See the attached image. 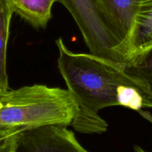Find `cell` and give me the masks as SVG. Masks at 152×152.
I'll return each mask as SVG.
<instances>
[{"label": "cell", "instance_id": "obj_1", "mask_svg": "<svg viewBox=\"0 0 152 152\" xmlns=\"http://www.w3.org/2000/svg\"><path fill=\"white\" fill-rule=\"evenodd\" d=\"M56 45L59 73L77 105L71 126L80 133H104L108 124L98 112L107 107L119 105L117 90L120 86H134L141 92L139 84L126 74L124 64L91 53H74L62 38L56 40Z\"/></svg>", "mask_w": 152, "mask_h": 152}, {"label": "cell", "instance_id": "obj_2", "mask_svg": "<svg viewBox=\"0 0 152 152\" xmlns=\"http://www.w3.org/2000/svg\"><path fill=\"white\" fill-rule=\"evenodd\" d=\"M77 111V105L68 89L33 85L0 95V128L69 126Z\"/></svg>", "mask_w": 152, "mask_h": 152}, {"label": "cell", "instance_id": "obj_3", "mask_svg": "<svg viewBox=\"0 0 152 152\" xmlns=\"http://www.w3.org/2000/svg\"><path fill=\"white\" fill-rule=\"evenodd\" d=\"M71 13L82 33L90 53L105 59H114L123 42L101 13L96 0H58Z\"/></svg>", "mask_w": 152, "mask_h": 152}, {"label": "cell", "instance_id": "obj_4", "mask_svg": "<svg viewBox=\"0 0 152 152\" xmlns=\"http://www.w3.org/2000/svg\"><path fill=\"white\" fill-rule=\"evenodd\" d=\"M65 125H45L25 129L19 138V152H89Z\"/></svg>", "mask_w": 152, "mask_h": 152}, {"label": "cell", "instance_id": "obj_5", "mask_svg": "<svg viewBox=\"0 0 152 152\" xmlns=\"http://www.w3.org/2000/svg\"><path fill=\"white\" fill-rule=\"evenodd\" d=\"M96 2L108 25L129 50L128 42L140 0H96Z\"/></svg>", "mask_w": 152, "mask_h": 152}, {"label": "cell", "instance_id": "obj_6", "mask_svg": "<svg viewBox=\"0 0 152 152\" xmlns=\"http://www.w3.org/2000/svg\"><path fill=\"white\" fill-rule=\"evenodd\" d=\"M123 69L139 84L144 107L152 108V45L133 55L123 65Z\"/></svg>", "mask_w": 152, "mask_h": 152}, {"label": "cell", "instance_id": "obj_7", "mask_svg": "<svg viewBox=\"0 0 152 152\" xmlns=\"http://www.w3.org/2000/svg\"><path fill=\"white\" fill-rule=\"evenodd\" d=\"M151 45L152 0H140L128 42L130 58Z\"/></svg>", "mask_w": 152, "mask_h": 152}, {"label": "cell", "instance_id": "obj_8", "mask_svg": "<svg viewBox=\"0 0 152 152\" xmlns=\"http://www.w3.org/2000/svg\"><path fill=\"white\" fill-rule=\"evenodd\" d=\"M10 11L36 29L45 28L52 17V8L58 0H4Z\"/></svg>", "mask_w": 152, "mask_h": 152}, {"label": "cell", "instance_id": "obj_9", "mask_svg": "<svg viewBox=\"0 0 152 152\" xmlns=\"http://www.w3.org/2000/svg\"><path fill=\"white\" fill-rule=\"evenodd\" d=\"M13 13L4 0H0V89L10 90L7 73V48L10 25Z\"/></svg>", "mask_w": 152, "mask_h": 152}, {"label": "cell", "instance_id": "obj_10", "mask_svg": "<svg viewBox=\"0 0 152 152\" xmlns=\"http://www.w3.org/2000/svg\"><path fill=\"white\" fill-rule=\"evenodd\" d=\"M117 101L120 106L139 111L144 107L143 97L139 89L128 85H123L117 90Z\"/></svg>", "mask_w": 152, "mask_h": 152}, {"label": "cell", "instance_id": "obj_11", "mask_svg": "<svg viewBox=\"0 0 152 152\" xmlns=\"http://www.w3.org/2000/svg\"><path fill=\"white\" fill-rule=\"evenodd\" d=\"M23 129L0 128V152H19V134Z\"/></svg>", "mask_w": 152, "mask_h": 152}, {"label": "cell", "instance_id": "obj_12", "mask_svg": "<svg viewBox=\"0 0 152 152\" xmlns=\"http://www.w3.org/2000/svg\"><path fill=\"white\" fill-rule=\"evenodd\" d=\"M134 148L135 152H147V151H145L144 149H142L141 147H140L139 145H135V146L134 147Z\"/></svg>", "mask_w": 152, "mask_h": 152}, {"label": "cell", "instance_id": "obj_13", "mask_svg": "<svg viewBox=\"0 0 152 152\" xmlns=\"http://www.w3.org/2000/svg\"><path fill=\"white\" fill-rule=\"evenodd\" d=\"M3 92H4V91H1V89H0V95H1V94H2V93H3ZM4 92H5V91H4Z\"/></svg>", "mask_w": 152, "mask_h": 152}]
</instances>
